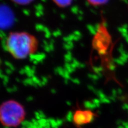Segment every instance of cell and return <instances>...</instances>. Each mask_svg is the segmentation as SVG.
<instances>
[{
  "mask_svg": "<svg viewBox=\"0 0 128 128\" xmlns=\"http://www.w3.org/2000/svg\"><path fill=\"white\" fill-rule=\"evenodd\" d=\"M14 3L20 6H26L31 3L34 0H11Z\"/></svg>",
  "mask_w": 128,
  "mask_h": 128,
  "instance_id": "8992f818",
  "label": "cell"
},
{
  "mask_svg": "<svg viewBox=\"0 0 128 128\" xmlns=\"http://www.w3.org/2000/svg\"><path fill=\"white\" fill-rule=\"evenodd\" d=\"M97 114L90 110L81 109L78 108L75 110L73 114V123L78 128L91 123Z\"/></svg>",
  "mask_w": 128,
  "mask_h": 128,
  "instance_id": "3957f363",
  "label": "cell"
},
{
  "mask_svg": "<svg viewBox=\"0 0 128 128\" xmlns=\"http://www.w3.org/2000/svg\"><path fill=\"white\" fill-rule=\"evenodd\" d=\"M25 108L15 100L3 102L0 107V121L2 125L9 128L19 126L25 120Z\"/></svg>",
  "mask_w": 128,
  "mask_h": 128,
  "instance_id": "7a4b0ae2",
  "label": "cell"
},
{
  "mask_svg": "<svg viewBox=\"0 0 128 128\" xmlns=\"http://www.w3.org/2000/svg\"><path fill=\"white\" fill-rule=\"evenodd\" d=\"M58 6L64 8L71 5L73 0H52Z\"/></svg>",
  "mask_w": 128,
  "mask_h": 128,
  "instance_id": "277c9868",
  "label": "cell"
},
{
  "mask_svg": "<svg viewBox=\"0 0 128 128\" xmlns=\"http://www.w3.org/2000/svg\"><path fill=\"white\" fill-rule=\"evenodd\" d=\"M90 5L93 6H101L106 4L109 0H86Z\"/></svg>",
  "mask_w": 128,
  "mask_h": 128,
  "instance_id": "5b68a950",
  "label": "cell"
},
{
  "mask_svg": "<svg viewBox=\"0 0 128 128\" xmlns=\"http://www.w3.org/2000/svg\"><path fill=\"white\" fill-rule=\"evenodd\" d=\"M38 38L26 32H11L5 43L8 52L18 60L26 59L34 54L38 51Z\"/></svg>",
  "mask_w": 128,
  "mask_h": 128,
  "instance_id": "6da1fadb",
  "label": "cell"
}]
</instances>
